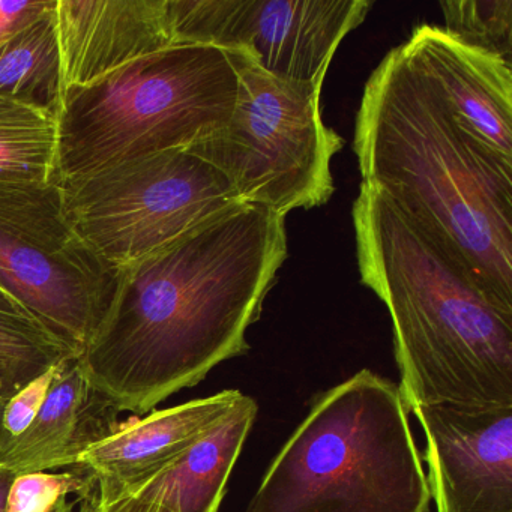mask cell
Listing matches in <instances>:
<instances>
[{"label":"cell","instance_id":"6da1fadb","mask_svg":"<svg viewBox=\"0 0 512 512\" xmlns=\"http://www.w3.org/2000/svg\"><path fill=\"white\" fill-rule=\"evenodd\" d=\"M287 251L286 217L239 202L119 269L77 356L92 391L116 413L143 415L247 353Z\"/></svg>","mask_w":512,"mask_h":512},{"label":"cell","instance_id":"7a4b0ae2","mask_svg":"<svg viewBox=\"0 0 512 512\" xmlns=\"http://www.w3.org/2000/svg\"><path fill=\"white\" fill-rule=\"evenodd\" d=\"M353 151L385 194L512 316V169L455 121L403 44L365 83Z\"/></svg>","mask_w":512,"mask_h":512},{"label":"cell","instance_id":"3957f363","mask_svg":"<svg viewBox=\"0 0 512 512\" xmlns=\"http://www.w3.org/2000/svg\"><path fill=\"white\" fill-rule=\"evenodd\" d=\"M352 217L362 284L392 320L407 412L512 407V316L385 194L361 182Z\"/></svg>","mask_w":512,"mask_h":512},{"label":"cell","instance_id":"277c9868","mask_svg":"<svg viewBox=\"0 0 512 512\" xmlns=\"http://www.w3.org/2000/svg\"><path fill=\"white\" fill-rule=\"evenodd\" d=\"M430 502L400 388L362 370L313 401L245 512H428Z\"/></svg>","mask_w":512,"mask_h":512},{"label":"cell","instance_id":"5b68a950","mask_svg":"<svg viewBox=\"0 0 512 512\" xmlns=\"http://www.w3.org/2000/svg\"><path fill=\"white\" fill-rule=\"evenodd\" d=\"M239 83L232 53L176 46L71 89L56 112V184L215 136L235 112Z\"/></svg>","mask_w":512,"mask_h":512},{"label":"cell","instance_id":"8992f818","mask_svg":"<svg viewBox=\"0 0 512 512\" xmlns=\"http://www.w3.org/2000/svg\"><path fill=\"white\" fill-rule=\"evenodd\" d=\"M239 97L226 128L187 151L211 164L241 202L287 217L335 193L331 164L344 140L323 122V86L278 79L235 50Z\"/></svg>","mask_w":512,"mask_h":512},{"label":"cell","instance_id":"52a82bcc","mask_svg":"<svg viewBox=\"0 0 512 512\" xmlns=\"http://www.w3.org/2000/svg\"><path fill=\"white\" fill-rule=\"evenodd\" d=\"M59 187L77 235L118 269L241 202L215 167L187 149L122 161Z\"/></svg>","mask_w":512,"mask_h":512},{"label":"cell","instance_id":"ba28073f","mask_svg":"<svg viewBox=\"0 0 512 512\" xmlns=\"http://www.w3.org/2000/svg\"><path fill=\"white\" fill-rule=\"evenodd\" d=\"M118 275L67 220L58 184H0V289L77 356Z\"/></svg>","mask_w":512,"mask_h":512},{"label":"cell","instance_id":"9c48e42d","mask_svg":"<svg viewBox=\"0 0 512 512\" xmlns=\"http://www.w3.org/2000/svg\"><path fill=\"white\" fill-rule=\"evenodd\" d=\"M370 0H167L172 47L244 52L263 71L323 86L341 41L355 31Z\"/></svg>","mask_w":512,"mask_h":512},{"label":"cell","instance_id":"30bf717a","mask_svg":"<svg viewBox=\"0 0 512 512\" xmlns=\"http://www.w3.org/2000/svg\"><path fill=\"white\" fill-rule=\"evenodd\" d=\"M437 512H512V407L418 406Z\"/></svg>","mask_w":512,"mask_h":512},{"label":"cell","instance_id":"8fae6325","mask_svg":"<svg viewBox=\"0 0 512 512\" xmlns=\"http://www.w3.org/2000/svg\"><path fill=\"white\" fill-rule=\"evenodd\" d=\"M403 47L458 125L512 169V65L436 26Z\"/></svg>","mask_w":512,"mask_h":512},{"label":"cell","instance_id":"7c38bea8","mask_svg":"<svg viewBox=\"0 0 512 512\" xmlns=\"http://www.w3.org/2000/svg\"><path fill=\"white\" fill-rule=\"evenodd\" d=\"M166 4L167 0H56L62 98L71 89L85 88L137 59L172 47Z\"/></svg>","mask_w":512,"mask_h":512},{"label":"cell","instance_id":"4fadbf2b","mask_svg":"<svg viewBox=\"0 0 512 512\" xmlns=\"http://www.w3.org/2000/svg\"><path fill=\"white\" fill-rule=\"evenodd\" d=\"M242 395L236 389H226L118 422L107 436L83 449L74 467L140 493L217 425Z\"/></svg>","mask_w":512,"mask_h":512},{"label":"cell","instance_id":"5bb4252c","mask_svg":"<svg viewBox=\"0 0 512 512\" xmlns=\"http://www.w3.org/2000/svg\"><path fill=\"white\" fill-rule=\"evenodd\" d=\"M116 415L86 382L77 356L64 359L37 418L0 446V472L17 476L74 467L83 449L118 425Z\"/></svg>","mask_w":512,"mask_h":512},{"label":"cell","instance_id":"9a60e30c","mask_svg":"<svg viewBox=\"0 0 512 512\" xmlns=\"http://www.w3.org/2000/svg\"><path fill=\"white\" fill-rule=\"evenodd\" d=\"M257 413L256 401L242 395L217 425L142 491L158 494L163 505L172 512L220 511L227 482Z\"/></svg>","mask_w":512,"mask_h":512},{"label":"cell","instance_id":"2e32d148","mask_svg":"<svg viewBox=\"0 0 512 512\" xmlns=\"http://www.w3.org/2000/svg\"><path fill=\"white\" fill-rule=\"evenodd\" d=\"M55 5L0 49V95L58 112L61 53Z\"/></svg>","mask_w":512,"mask_h":512},{"label":"cell","instance_id":"e0dca14e","mask_svg":"<svg viewBox=\"0 0 512 512\" xmlns=\"http://www.w3.org/2000/svg\"><path fill=\"white\" fill-rule=\"evenodd\" d=\"M56 148L55 113L0 95V184L55 182Z\"/></svg>","mask_w":512,"mask_h":512},{"label":"cell","instance_id":"ac0fdd59","mask_svg":"<svg viewBox=\"0 0 512 512\" xmlns=\"http://www.w3.org/2000/svg\"><path fill=\"white\" fill-rule=\"evenodd\" d=\"M71 356L77 355L0 289V358L34 380Z\"/></svg>","mask_w":512,"mask_h":512},{"label":"cell","instance_id":"d6986e66","mask_svg":"<svg viewBox=\"0 0 512 512\" xmlns=\"http://www.w3.org/2000/svg\"><path fill=\"white\" fill-rule=\"evenodd\" d=\"M446 31L512 65V0L440 2Z\"/></svg>","mask_w":512,"mask_h":512},{"label":"cell","instance_id":"ffe728a7","mask_svg":"<svg viewBox=\"0 0 512 512\" xmlns=\"http://www.w3.org/2000/svg\"><path fill=\"white\" fill-rule=\"evenodd\" d=\"M94 476L80 467L68 472H34L14 476L5 512H52L65 497L82 493Z\"/></svg>","mask_w":512,"mask_h":512},{"label":"cell","instance_id":"44dd1931","mask_svg":"<svg viewBox=\"0 0 512 512\" xmlns=\"http://www.w3.org/2000/svg\"><path fill=\"white\" fill-rule=\"evenodd\" d=\"M59 364L53 365L52 368L35 377L5 403L2 425H4V431L8 439H13V437L25 433L29 425L37 418L38 412L43 407L50 388L55 382Z\"/></svg>","mask_w":512,"mask_h":512},{"label":"cell","instance_id":"7402d4cb","mask_svg":"<svg viewBox=\"0 0 512 512\" xmlns=\"http://www.w3.org/2000/svg\"><path fill=\"white\" fill-rule=\"evenodd\" d=\"M97 479L101 490L100 512H172L158 494L131 493L116 482Z\"/></svg>","mask_w":512,"mask_h":512},{"label":"cell","instance_id":"603a6c76","mask_svg":"<svg viewBox=\"0 0 512 512\" xmlns=\"http://www.w3.org/2000/svg\"><path fill=\"white\" fill-rule=\"evenodd\" d=\"M53 5L55 0H32V2L0 0V49L23 29L41 19Z\"/></svg>","mask_w":512,"mask_h":512},{"label":"cell","instance_id":"cb8c5ba5","mask_svg":"<svg viewBox=\"0 0 512 512\" xmlns=\"http://www.w3.org/2000/svg\"><path fill=\"white\" fill-rule=\"evenodd\" d=\"M31 380L28 374L0 358V403H7Z\"/></svg>","mask_w":512,"mask_h":512},{"label":"cell","instance_id":"d4e9b609","mask_svg":"<svg viewBox=\"0 0 512 512\" xmlns=\"http://www.w3.org/2000/svg\"><path fill=\"white\" fill-rule=\"evenodd\" d=\"M14 475L11 473L0 472V512H5V503H7L8 490Z\"/></svg>","mask_w":512,"mask_h":512},{"label":"cell","instance_id":"484cf974","mask_svg":"<svg viewBox=\"0 0 512 512\" xmlns=\"http://www.w3.org/2000/svg\"><path fill=\"white\" fill-rule=\"evenodd\" d=\"M74 506H76V499L73 500L70 497H65L52 512H73Z\"/></svg>","mask_w":512,"mask_h":512},{"label":"cell","instance_id":"4316f807","mask_svg":"<svg viewBox=\"0 0 512 512\" xmlns=\"http://www.w3.org/2000/svg\"><path fill=\"white\" fill-rule=\"evenodd\" d=\"M4 407L5 403H0V446L4 445L8 440L7 434L4 431V425H2V421H4Z\"/></svg>","mask_w":512,"mask_h":512}]
</instances>
